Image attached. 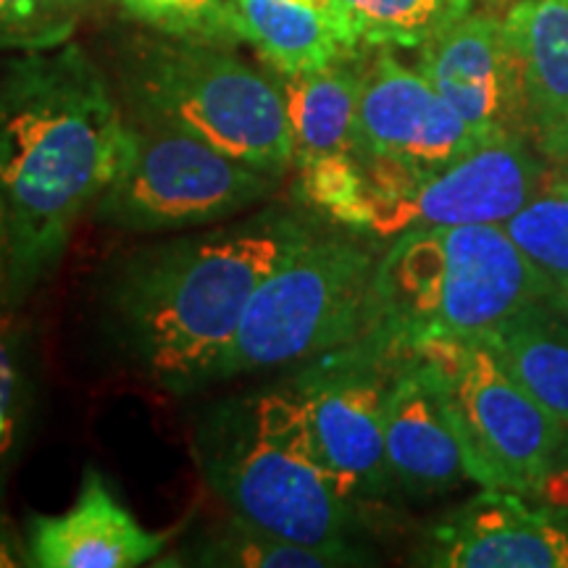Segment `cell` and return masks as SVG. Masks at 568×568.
Masks as SVG:
<instances>
[{
    "label": "cell",
    "instance_id": "17",
    "mask_svg": "<svg viewBox=\"0 0 568 568\" xmlns=\"http://www.w3.org/2000/svg\"><path fill=\"white\" fill-rule=\"evenodd\" d=\"M345 59L301 74H276L290 130H293V166H305L329 155H358V101L361 71Z\"/></svg>",
    "mask_w": 568,
    "mask_h": 568
},
{
    "label": "cell",
    "instance_id": "25",
    "mask_svg": "<svg viewBox=\"0 0 568 568\" xmlns=\"http://www.w3.org/2000/svg\"><path fill=\"white\" fill-rule=\"evenodd\" d=\"M529 497L542 508H548L568 529V432L558 447L556 458H552L550 468L545 471V477L539 479V485Z\"/></svg>",
    "mask_w": 568,
    "mask_h": 568
},
{
    "label": "cell",
    "instance_id": "29",
    "mask_svg": "<svg viewBox=\"0 0 568 568\" xmlns=\"http://www.w3.org/2000/svg\"><path fill=\"white\" fill-rule=\"evenodd\" d=\"M3 280H6V224H3V213H0V290H3Z\"/></svg>",
    "mask_w": 568,
    "mask_h": 568
},
{
    "label": "cell",
    "instance_id": "28",
    "mask_svg": "<svg viewBox=\"0 0 568 568\" xmlns=\"http://www.w3.org/2000/svg\"><path fill=\"white\" fill-rule=\"evenodd\" d=\"M545 297L568 318V280H548Z\"/></svg>",
    "mask_w": 568,
    "mask_h": 568
},
{
    "label": "cell",
    "instance_id": "2",
    "mask_svg": "<svg viewBox=\"0 0 568 568\" xmlns=\"http://www.w3.org/2000/svg\"><path fill=\"white\" fill-rule=\"evenodd\" d=\"M314 234L295 213L266 209L130 255L111 311L142 372L172 393L213 382L255 290Z\"/></svg>",
    "mask_w": 568,
    "mask_h": 568
},
{
    "label": "cell",
    "instance_id": "1",
    "mask_svg": "<svg viewBox=\"0 0 568 568\" xmlns=\"http://www.w3.org/2000/svg\"><path fill=\"white\" fill-rule=\"evenodd\" d=\"M126 113L82 48L27 51L0 74L6 301L30 295L67 253L122 161Z\"/></svg>",
    "mask_w": 568,
    "mask_h": 568
},
{
    "label": "cell",
    "instance_id": "23",
    "mask_svg": "<svg viewBox=\"0 0 568 568\" xmlns=\"http://www.w3.org/2000/svg\"><path fill=\"white\" fill-rule=\"evenodd\" d=\"M122 6L163 38L211 45L245 42L237 0H122Z\"/></svg>",
    "mask_w": 568,
    "mask_h": 568
},
{
    "label": "cell",
    "instance_id": "10",
    "mask_svg": "<svg viewBox=\"0 0 568 568\" xmlns=\"http://www.w3.org/2000/svg\"><path fill=\"white\" fill-rule=\"evenodd\" d=\"M400 358L361 345L311 361L293 389L308 410L318 456L347 503L393 487L385 450V397Z\"/></svg>",
    "mask_w": 568,
    "mask_h": 568
},
{
    "label": "cell",
    "instance_id": "3",
    "mask_svg": "<svg viewBox=\"0 0 568 568\" xmlns=\"http://www.w3.org/2000/svg\"><path fill=\"white\" fill-rule=\"evenodd\" d=\"M545 287L548 276L503 224L414 226L376 261L372 316L353 345L403 358L426 337L481 335Z\"/></svg>",
    "mask_w": 568,
    "mask_h": 568
},
{
    "label": "cell",
    "instance_id": "20",
    "mask_svg": "<svg viewBox=\"0 0 568 568\" xmlns=\"http://www.w3.org/2000/svg\"><path fill=\"white\" fill-rule=\"evenodd\" d=\"M195 564L224 568H332L364 564L361 556L293 542L253 527L240 516L226 529H219L197 550Z\"/></svg>",
    "mask_w": 568,
    "mask_h": 568
},
{
    "label": "cell",
    "instance_id": "14",
    "mask_svg": "<svg viewBox=\"0 0 568 568\" xmlns=\"http://www.w3.org/2000/svg\"><path fill=\"white\" fill-rule=\"evenodd\" d=\"M166 542L169 535L134 521L95 468L84 474L74 506L27 524L30 566L38 568H134L159 558Z\"/></svg>",
    "mask_w": 568,
    "mask_h": 568
},
{
    "label": "cell",
    "instance_id": "4",
    "mask_svg": "<svg viewBox=\"0 0 568 568\" xmlns=\"http://www.w3.org/2000/svg\"><path fill=\"white\" fill-rule=\"evenodd\" d=\"M203 477L234 516L268 535L353 552V503L324 466L303 397L272 389L224 403L197 432Z\"/></svg>",
    "mask_w": 568,
    "mask_h": 568
},
{
    "label": "cell",
    "instance_id": "24",
    "mask_svg": "<svg viewBox=\"0 0 568 568\" xmlns=\"http://www.w3.org/2000/svg\"><path fill=\"white\" fill-rule=\"evenodd\" d=\"M84 6V0H0V51L63 45Z\"/></svg>",
    "mask_w": 568,
    "mask_h": 568
},
{
    "label": "cell",
    "instance_id": "6",
    "mask_svg": "<svg viewBox=\"0 0 568 568\" xmlns=\"http://www.w3.org/2000/svg\"><path fill=\"white\" fill-rule=\"evenodd\" d=\"M374 253L345 237H311L255 290L213 382L311 364L364 337Z\"/></svg>",
    "mask_w": 568,
    "mask_h": 568
},
{
    "label": "cell",
    "instance_id": "5",
    "mask_svg": "<svg viewBox=\"0 0 568 568\" xmlns=\"http://www.w3.org/2000/svg\"><path fill=\"white\" fill-rule=\"evenodd\" d=\"M122 82L130 113L180 126L266 174L284 176L293 166L280 84L226 45L140 40L126 51Z\"/></svg>",
    "mask_w": 568,
    "mask_h": 568
},
{
    "label": "cell",
    "instance_id": "12",
    "mask_svg": "<svg viewBox=\"0 0 568 568\" xmlns=\"http://www.w3.org/2000/svg\"><path fill=\"white\" fill-rule=\"evenodd\" d=\"M418 71L479 140H531L521 63L503 19L468 11L424 42Z\"/></svg>",
    "mask_w": 568,
    "mask_h": 568
},
{
    "label": "cell",
    "instance_id": "15",
    "mask_svg": "<svg viewBox=\"0 0 568 568\" xmlns=\"http://www.w3.org/2000/svg\"><path fill=\"white\" fill-rule=\"evenodd\" d=\"M385 450L389 479L408 495H439L468 479L450 418L414 355H403L389 379Z\"/></svg>",
    "mask_w": 568,
    "mask_h": 568
},
{
    "label": "cell",
    "instance_id": "26",
    "mask_svg": "<svg viewBox=\"0 0 568 568\" xmlns=\"http://www.w3.org/2000/svg\"><path fill=\"white\" fill-rule=\"evenodd\" d=\"M19 372L13 364L11 347L0 337V456L9 453L13 443V410H17Z\"/></svg>",
    "mask_w": 568,
    "mask_h": 568
},
{
    "label": "cell",
    "instance_id": "13",
    "mask_svg": "<svg viewBox=\"0 0 568 568\" xmlns=\"http://www.w3.org/2000/svg\"><path fill=\"white\" fill-rule=\"evenodd\" d=\"M416 564L435 568H568V529L531 497L481 489L426 531Z\"/></svg>",
    "mask_w": 568,
    "mask_h": 568
},
{
    "label": "cell",
    "instance_id": "22",
    "mask_svg": "<svg viewBox=\"0 0 568 568\" xmlns=\"http://www.w3.org/2000/svg\"><path fill=\"white\" fill-rule=\"evenodd\" d=\"M503 226L548 280H568V176L542 182Z\"/></svg>",
    "mask_w": 568,
    "mask_h": 568
},
{
    "label": "cell",
    "instance_id": "18",
    "mask_svg": "<svg viewBox=\"0 0 568 568\" xmlns=\"http://www.w3.org/2000/svg\"><path fill=\"white\" fill-rule=\"evenodd\" d=\"M481 335L531 400L568 432V318L539 297Z\"/></svg>",
    "mask_w": 568,
    "mask_h": 568
},
{
    "label": "cell",
    "instance_id": "21",
    "mask_svg": "<svg viewBox=\"0 0 568 568\" xmlns=\"http://www.w3.org/2000/svg\"><path fill=\"white\" fill-rule=\"evenodd\" d=\"M355 32L372 48H422L471 11V0H343Z\"/></svg>",
    "mask_w": 568,
    "mask_h": 568
},
{
    "label": "cell",
    "instance_id": "8",
    "mask_svg": "<svg viewBox=\"0 0 568 568\" xmlns=\"http://www.w3.org/2000/svg\"><path fill=\"white\" fill-rule=\"evenodd\" d=\"M280 180L180 126L126 113L122 161L92 216L130 232L197 230L266 201Z\"/></svg>",
    "mask_w": 568,
    "mask_h": 568
},
{
    "label": "cell",
    "instance_id": "30",
    "mask_svg": "<svg viewBox=\"0 0 568 568\" xmlns=\"http://www.w3.org/2000/svg\"><path fill=\"white\" fill-rule=\"evenodd\" d=\"M493 3H503V0H493Z\"/></svg>",
    "mask_w": 568,
    "mask_h": 568
},
{
    "label": "cell",
    "instance_id": "19",
    "mask_svg": "<svg viewBox=\"0 0 568 568\" xmlns=\"http://www.w3.org/2000/svg\"><path fill=\"white\" fill-rule=\"evenodd\" d=\"M243 40L276 74H301L355 59L358 42L303 0H237Z\"/></svg>",
    "mask_w": 568,
    "mask_h": 568
},
{
    "label": "cell",
    "instance_id": "31",
    "mask_svg": "<svg viewBox=\"0 0 568 568\" xmlns=\"http://www.w3.org/2000/svg\"><path fill=\"white\" fill-rule=\"evenodd\" d=\"M84 3H90V0H84Z\"/></svg>",
    "mask_w": 568,
    "mask_h": 568
},
{
    "label": "cell",
    "instance_id": "9",
    "mask_svg": "<svg viewBox=\"0 0 568 568\" xmlns=\"http://www.w3.org/2000/svg\"><path fill=\"white\" fill-rule=\"evenodd\" d=\"M539 159L531 140H497L410 182L366 176L355 232L397 237L414 226L506 224L542 187L548 169Z\"/></svg>",
    "mask_w": 568,
    "mask_h": 568
},
{
    "label": "cell",
    "instance_id": "16",
    "mask_svg": "<svg viewBox=\"0 0 568 568\" xmlns=\"http://www.w3.org/2000/svg\"><path fill=\"white\" fill-rule=\"evenodd\" d=\"M503 24L521 63L531 145L568 161V0H516Z\"/></svg>",
    "mask_w": 568,
    "mask_h": 568
},
{
    "label": "cell",
    "instance_id": "7",
    "mask_svg": "<svg viewBox=\"0 0 568 568\" xmlns=\"http://www.w3.org/2000/svg\"><path fill=\"white\" fill-rule=\"evenodd\" d=\"M408 355L437 389L468 479L481 489L535 493L566 429L508 374L485 335L426 337Z\"/></svg>",
    "mask_w": 568,
    "mask_h": 568
},
{
    "label": "cell",
    "instance_id": "11",
    "mask_svg": "<svg viewBox=\"0 0 568 568\" xmlns=\"http://www.w3.org/2000/svg\"><path fill=\"white\" fill-rule=\"evenodd\" d=\"M485 145L418 69L379 51L361 71L358 159L368 182L395 184L437 172Z\"/></svg>",
    "mask_w": 568,
    "mask_h": 568
},
{
    "label": "cell",
    "instance_id": "27",
    "mask_svg": "<svg viewBox=\"0 0 568 568\" xmlns=\"http://www.w3.org/2000/svg\"><path fill=\"white\" fill-rule=\"evenodd\" d=\"M30 566V548L27 539L19 537L13 524L6 516H0V568H19Z\"/></svg>",
    "mask_w": 568,
    "mask_h": 568
}]
</instances>
